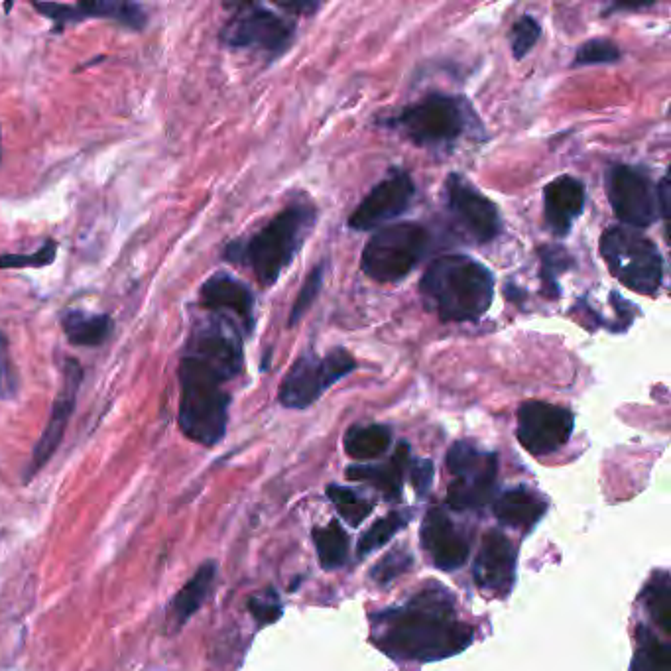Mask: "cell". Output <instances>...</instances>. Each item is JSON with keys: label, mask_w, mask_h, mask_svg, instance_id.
I'll list each match as a JSON object with an SVG mask.
<instances>
[{"label": "cell", "mask_w": 671, "mask_h": 671, "mask_svg": "<svg viewBox=\"0 0 671 671\" xmlns=\"http://www.w3.org/2000/svg\"><path fill=\"white\" fill-rule=\"evenodd\" d=\"M374 642L394 660L435 662L463 652L473 642V628L463 624L453 597L443 587H431L400 609L374 616Z\"/></svg>", "instance_id": "cell-1"}, {"label": "cell", "mask_w": 671, "mask_h": 671, "mask_svg": "<svg viewBox=\"0 0 671 671\" xmlns=\"http://www.w3.org/2000/svg\"><path fill=\"white\" fill-rule=\"evenodd\" d=\"M237 376L229 366L183 349L178 422L187 439L211 447L225 437L231 406L225 384Z\"/></svg>", "instance_id": "cell-2"}, {"label": "cell", "mask_w": 671, "mask_h": 671, "mask_svg": "<svg viewBox=\"0 0 671 671\" xmlns=\"http://www.w3.org/2000/svg\"><path fill=\"white\" fill-rule=\"evenodd\" d=\"M315 221L317 213L311 205H290L248 239L227 244L223 258L248 268L260 286L270 288L294 262Z\"/></svg>", "instance_id": "cell-3"}, {"label": "cell", "mask_w": 671, "mask_h": 671, "mask_svg": "<svg viewBox=\"0 0 671 671\" xmlns=\"http://www.w3.org/2000/svg\"><path fill=\"white\" fill-rule=\"evenodd\" d=\"M420 292L441 321H477L494 300V276L467 254H445L427 266Z\"/></svg>", "instance_id": "cell-4"}, {"label": "cell", "mask_w": 671, "mask_h": 671, "mask_svg": "<svg viewBox=\"0 0 671 671\" xmlns=\"http://www.w3.org/2000/svg\"><path fill=\"white\" fill-rule=\"evenodd\" d=\"M471 105L461 97L431 93L386 122L422 148H449L469 128Z\"/></svg>", "instance_id": "cell-5"}, {"label": "cell", "mask_w": 671, "mask_h": 671, "mask_svg": "<svg viewBox=\"0 0 671 671\" xmlns=\"http://www.w3.org/2000/svg\"><path fill=\"white\" fill-rule=\"evenodd\" d=\"M601 256L610 274L628 290L656 296L664 282V258L658 246L634 229L610 227L601 237Z\"/></svg>", "instance_id": "cell-6"}, {"label": "cell", "mask_w": 671, "mask_h": 671, "mask_svg": "<svg viewBox=\"0 0 671 671\" xmlns=\"http://www.w3.org/2000/svg\"><path fill=\"white\" fill-rule=\"evenodd\" d=\"M429 243V231L418 223L388 225L368 239L361 268L374 282L396 284L422 262Z\"/></svg>", "instance_id": "cell-7"}, {"label": "cell", "mask_w": 671, "mask_h": 671, "mask_svg": "<svg viewBox=\"0 0 671 671\" xmlns=\"http://www.w3.org/2000/svg\"><path fill=\"white\" fill-rule=\"evenodd\" d=\"M357 368L359 363L343 347L333 349L325 357H317L313 351H305L284 376L278 390V400L282 406L292 410L309 408L335 382Z\"/></svg>", "instance_id": "cell-8"}, {"label": "cell", "mask_w": 671, "mask_h": 671, "mask_svg": "<svg viewBox=\"0 0 671 671\" xmlns=\"http://www.w3.org/2000/svg\"><path fill=\"white\" fill-rule=\"evenodd\" d=\"M221 30V42L233 50H256L270 58L282 56L296 38L292 20L262 4H237Z\"/></svg>", "instance_id": "cell-9"}, {"label": "cell", "mask_w": 671, "mask_h": 671, "mask_svg": "<svg viewBox=\"0 0 671 671\" xmlns=\"http://www.w3.org/2000/svg\"><path fill=\"white\" fill-rule=\"evenodd\" d=\"M447 469L455 481L447 490V504L457 510H479L494 492L498 457L481 451L471 441H457L447 453Z\"/></svg>", "instance_id": "cell-10"}, {"label": "cell", "mask_w": 671, "mask_h": 671, "mask_svg": "<svg viewBox=\"0 0 671 671\" xmlns=\"http://www.w3.org/2000/svg\"><path fill=\"white\" fill-rule=\"evenodd\" d=\"M445 209L455 231L471 244L494 241L502 229L498 207L461 174H451L443 185Z\"/></svg>", "instance_id": "cell-11"}, {"label": "cell", "mask_w": 671, "mask_h": 671, "mask_svg": "<svg viewBox=\"0 0 671 671\" xmlns=\"http://www.w3.org/2000/svg\"><path fill=\"white\" fill-rule=\"evenodd\" d=\"M607 195L618 221L634 231L650 227L658 217L654 183L640 168L612 166L607 174Z\"/></svg>", "instance_id": "cell-12"}, {"label": "cell", "mask_w": 671, "mask_h": 671, "mask_svg": "<svg viewBox=\"0 0 671 671\" xmlns=\"http://www.w3.org/2000/svg\"><path fill=\"white\" fill-rule=\"evenodd\" d=\"M575 427V416L563 406L530 400L518 410L516 437L534 457L551 455L561 449Z\"/></svg>", "instance_id": "cell-13"}, {"label": "cell", "mask_w": 671, "mask_h": 671, "mask_svg": "<svg viewBox=\"0 0 671 671\" xmlns=\"http://www.w3.org/2000/svg\"><path fill=\"white\" fill-rule=\"evenodd\" d=\"M416 195V185L410 174L404 170H394L361 201V205L349 217V227L353 231H372L400 215H404Z\"/></svg>", "instance_id": "cell-14"}, {"label": "cell", "mask_w": 671, "mask_h": 671, "mask_svg": "<svg viewBox=\"0 0 671 671\" xmlns=\"http://www.w3.org/2000/svg\"><path fill=\"white\" fill-rule=\"evenodd\" d=\"M83 384V368L77 363V359H67L63 365V380H61L60 392L54 400L52 406V414L48 420V426L44 427L34 453H32V461L28 467V479L32 475H36L58 451L63 439V433L69 426V420L75 412V404H77V394L79 388Z\"/></svg>", "instance_id": "cell-15"}, {"label": "cell", "mask_w": 671, "mask_h": 671, "mask_svg": "<svg viewBox=\"0 0 671 671\" xmlns=\"http://www.w3.org/2000/svg\"><path fill=\"white\" fill-rule=\"evenodd\" d=\"M42 16L58 24L56 30L67 24H77L89 18L113 20L130 30H142L148 22V14L140 4L122 0H93L79 4H56V2H34L32 4Z\"/></svg>", "instance_id": "cell-16"}, {"label": "cell", "mask_w": 671, "mask_h": 671, "mask_svg": "<svg viewBox=\"0 0 671 671\" xmlns=\"http://www.w3.org/2000/svg\"><path fill=\"white\" fill-rule=\"evenodd\" d=\"M199 304L209 313H221L233 317L244 335L254 329V294L239 278L229 272H215L209 276L199 290Z\"/></svg>", "instance_id": "cell-17"}, {"label": "cell", "mask_w": 671, "mask_h": 671, "mask_svg": "<svg viewBox=\"0 0 671 671\" xmlns=\"http://www.w3.org/2000/svg\"><path fill=\"white\" fill-rule=\"evenodd\" d=\"M514 573L516 551L510 540L500 532H488L473 567L477 587L504 599L514 585Z\"/></svg>", "instance_id": "cell-18"}, {"label": "cell", "mask_w": 671, "mask_h": 671, "mask_svg": "<svg viewBox=\"0 0 671 671\" xmlns=\"http://www.w3.org/2000/svg\"><path fill=\"white\" fill-rule=\"evenodd\" d=\"M422 544L433 565L441 571H455L469 557V542L441 508H429L422 526Z\"/></svg>", "instance_id": "cell-19"}, {"label": "cell", "mask_w": 671, "mask_h": 671, "mask_svg": "<svg viewBox=\"0 0 671 671\" xmlns=\"http://www.w3.org/2000/svg\"><path fill=\"white\" fill-rule=\"evenodd\" d=\"M585 209V187L571 176H559L544 187V219L549 231L565 237Z\"/></svg>", "instance_id": "cell-20"}, {"label": "cell", "mask_w": 671, "mask_h": 671, "mask_svg": "<svg viewBox=\"0 0 671 671\" xmlns=\"http://www.w3.org/2000/svg\"><path fill=\"white\" fill-rule=\"evenodd\" d=\"M548 510V502L524 487L510 488L502 492L494 504V516L500 524L530 530L536 526Z\"/></svg>", "instance_id": "cell-21"}, {"label": "cell", "mask_w": 671, "mask_h": 671, "mask_svg": "<svg viewBox=\"0 0 671 671\" xmlns=\"http://www.w3.org/2000/svg\"><path fill=\"white\" fill-rule=\"evenodd\" d=\"M410 465V447L408 443H400L388 463L382 465H355L347 471L351 481H363L378 488L386 498L398 500L402 492V477L406 467Z\"/></svg>", "instance_id": "cell-22"}, {"label": "cell", "mask_w": 671, "mask_h": 671, "mask_svg": "<svg viewBox=\"0 0 671 671\" xmlns=\"http://www.w3.org/2000/svg\"><path fill=\"white\" fill-rule=\"evenodd\" d=\"M61 329L71 345L101 347L113 333V319L107 313L69 309L61 313Z\"/></svg>", "instance_id": "cell-23"}, {"label": "cell", "mask_w": 671, "mask_h": 671, "mask_svg": "<svg viewBox=\"0 0 671 671\" xmlns=\"http://www.w3.org/2000/svg\"><path fill=\"white\" fill-rule=\"evenodd\" d=\"M345 451L357 461H372L392 445V429L382 424L351 427L345 433Z\"/></svg>", "instance_id": "cell-24"}, {"label": "cell", "mask_w": 671, "mask_h": 671, "mask_svg": "<svg viewBox=\"0 0 671 671\" xmlns=\"http://www.w3.org/2000/svg\"><path fill=\"white\" fill-rule=\"evenodd\" d=\"M215 575H217V565L213 561H207L185 583V587L178 593V597L172 603V610H174L176 620L180 624H183L189 616H193L199 610V607L203 605V601L207 599V595L211 591Z\"/></svg>", "instance_id": "cell-25"}, {"label": "cell", "mask_w": 671, "mask_h": 671, "mask_svg": "<svg viewBox=\"0 0 671 671\" xmlns=\"http://www.w3.org/2000/svg\"><path fill=\"white\" fill-rule=\"evenodd\" d=\"M313 542L319 555V563L327 571H335L347 563L349 536L339 522H331L327 528L313 530Z\"/></svg>", "instance_id": "cell-26"}, {"label": "cell", "mask_w": 671, "mask_h": 671, "mask_svg": "<svg viewBox=\"0 0 671 671\" xmlns=\"http://www.w3.org/2000/svg\"><path fill=\"white\" fill-rule=\"evenodd\" d=\"M632 671H671L670 646L656 638L650 628H638V652Z\"/></svg>", "instance_id": "cell-27"}, {"label": "cell", "mask_w": 671, "mask_h": 671, "mask_svg": "<svg viewBox=\"0 0 671 671\" xmlns=\"http://www.w3.org/2000/svg\"><path fill=\"white\" fill-rule=\"evenodd\" d=\"M642 601L652 618L664 628L666 634L671 632V589L670 575L666 571L654 573L652 581L646 585Z\"/></svg>", "instance_id": "cell-28"}, {"label": "cell", "mask_w": 671, "mask_h": 671, "mask_svg": "<svg viewBox=\"0 0 671 671\" xmlns=\"http://www.w3.org/2000/svg\"><path fill=\"white\" fill-rule=\"evenodd\" d=\"M327 496L331 498V502L339 510L341 518L353 528L363 524L368 518V514L372 512V508H374V504L370 500H366L361 494L353 492L351 488L331 485L327 488Z\"/></svg>", "instance_id": "cell-29"}, {"label": "cell", "mask_w": 671, "mask_h": 671, "mask_svg": "<svg viewBox=\"0 0 671 671\" xmlns=\"http://www.w3.org/2000/svg\"><path fill=\"white\" fill-rule=\"evenodd\" d=\"M408 522H410V516H404V514H400V512H392V514L380 518V520L366 532L365 536L361 538L359 549H357L359 557L365 559L368 553H372V551H376V549L386 546V544H388V542H390V540H392V538H394V536H396Z\"/></svg>", "instance_id": "cell-30"}, {"label": "cell", "mask_w": 671, "mask_h": 671, "mask_svg": "<svg viewBox=\"0 0 671 671\" xmlns=\"http://www.w3.org/2000/svg\"><path fill=\"white\" fill-rule=\"evenodd\" d=\"M542 38V26L530 14L518 18L510 30V48L516 60H524Z\"/></svg>", "instance_id": "cell-31"}, {"label": "cell", "mask_w": 671, "mask_h": 671, "mask_svg": "<svg viewBox=\"0 0 671 671\" xmlns=\"http://www.w3.org/2000/svg\"><path fill=\"white\" fill-rule=\"evenodd\" d=\"M58 256V243L54 239H46L44 244L34 254H14L4 252L0 254V270H14V268H46Z\"/></svg>", "instance_id": "cell-32"}, {"label": "cell", "mask_w": 671, "mask_h": 671, "mask_svg": "<svg viewBox=\"0 0 671 671\" xmlns=\"http://www.w3.org/2000/svg\"><path fill=\"white\" fill-rule=\"evenodd\" d=\"M622 58L618 46L607 40V38H595L585 42L573 58V67H585V65H605V63H616Z\"/></svg>", "instance_id": "cell-33"}, {"label": "cell", "mask_w": 671, "mask_h": 671, "mask_svg": "<svg viewBox=\"0 0 671 671\" xmlns=\"http://www.w3.org/2000/svg\"><path fill=\"white\" fill-rule=\"evenodd\" d=\"M323 280H325V262H319L307 276L304 288L300 290L294 307L290 311V319H288V327H294L300 323V319L304 317L305 313L309 311V307L317 300L321 288H323Z\"/></svg>", "instance_id": "cell-34"}, {"label": "cell", "mask_w": 671, "mask_h": 671, "mask_svg": "<svg viewBox=\"0 0 671 671\" xmlns=\"http://www.w3.org/2000/svg\"><path fill=\"white\" fill-rule=\"evenodd\" d=\"M540 256H542V280L546 286V294H549L551 298H557L559 296L557 274L565 272L571 266V258L567 256L563 248H555V246L542 248Z\"/></svg>", "instance_id": "cell-35"}, {"label": "cell", "mask_w": 671, "mask_h": 671, "mask_svg": "<svg viewBox=\"0 0 671 671\" xmlns=\"http://www.w3.org/2000/svg\"><path fill=\"white\" fill-rule=\"evenodd\" d=\"M412 567V555L406 549H392L382 561L376 563V567L370 571V577L378 585H388L392 583L398 575L408 571Z\"/></svg>", "instance_id": "cell-36"}, {"label": "cell", "mask_w": 671, "mask_h": 671, "mask_svg": "<svg viewBox=\"0 0 671 671\" xmlns=\"http://www.w3.org/2000/svg\"><path fill=\"white\" fill-rule=\"evenodd\" d=\"M248 610L260 624H270L282 616V605L274 591H268L266 595L260 597H252L248 601Z\"/></svg>", "instance_id": "cell-37"}, {"label": "cell", "mask_w": 671, "mask_h": 671, "mask_svg": "<svg viewBox=\"0 0 671 671\" xmlns=\"http://www.w3.org/2000/svg\"><path fill=\"white\" fill-rule=\"evenodd\" d=\"M16 392V374L8 355V341L0 331V396L8 398Z\"/></svg>", "instance_id": "cell-38"}, {"label": "cell", "mask_w": 671, "mask_h": 671, "mask_svg": "<svg viewBox=\"0 0 671 671\" xmlns=\"http://www.w3.org/2000/svg\"><path fill=\"white\" fill-rule=\"evenodd\" d=\"M431 481H433V463L427 459L416 461L412 467V483L420 496H424L429 490Z\"/></svg>", "instance_id": "cell-39"}, {"label": "cell", "mask_w": 671, "mask_h": 671, "mask_svg": "<svg viewBox=\"0 0 671 671\" xmlns=\"http://www.w3.org/2000/svg\"><path fill=\"white\" fill-rule=\"evenodd\" d=\"M656 201H658V213L662 215V219L666 223L668 217H670V213H668L670 211V180H668V176L662 178V182L656 189Z\"/></svg>", "instance_id": "cell-40"}, {"label": "cell", "mask_w": 671, "mask_h": 671, "mask_svg": "<svg viewBox=\"0 0 671 671\" xmlns=\"http://www.w3.org/2000/svg\"><path fill=\"white\" fill-rule=\"evenodd\" d=\"M0 158H2V150H0Z\"/></svg>", "instance_id": "cell-41"}]
</instances>
